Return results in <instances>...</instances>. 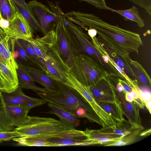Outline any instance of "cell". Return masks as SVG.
<instances>
[{"label":"cell","instance_id":"6da1fadb","mask_svg":"<svg viewBox=\"0 0 151 151\" xmlns=\"http://www.w3.org/2000/svg\"><path fill=\"white\" fill-rule=\"evenodd\" d=\"M64 17L83 29L95 30L99 41L123 58L131 52L138 54L143 42L139 34L106 23L95 15L78 11L66 13Z\"/></svg>","mask_w":151,"mask_h":151},{"label":"cell","instance_id":"7a4b0ae2","mask_svg":"<svg viewBox=\"0 0 151 151\" xmlns=\"http://www.w3.org/2000/svg\"><path fill=\"white\" fill-rule=\"evenodd\" d=\"M38 56L36 65L49 77L63 84L66 81V73L69 68L59 49L55 31H48L44 36L28 40Z\"/></svg>","mask_w":151,"mask_h":151},{"label":"cell","instance_id":"3957f363","mask_svg":"<svg viewBox=\"0 0 151 151\" xmlns=\"http://www.w3.org/2000/svg\"><path fill=\"white\" fill-rule=\"evenodd\" d=\"M14 130L21 137L46 138L85 137L84 131L78 130L55 119L28 116L27 121Z\"/></svg>","mask_w":151,"mask_h":151},{"label":"cell","instance_id":"277c9868","mask_svg":"<svg viewBox=\"0 0 151 151\" xmlns=\"http://www.w3.org/2000/svg\"><path fill=\"white\" fill-rule=\"evenodd\" d=\"M36 93L46 102L57 104L78 118H86L102 126L101 120L86 100L76 91L64 84L60 83V91L58 93Z\"/></svg>","mask_w":151,"mask_h":151},{"label":"cell","instance_id":"5b68a950","mask_svg":"<svg viewBox=\"0 0 151 151\" xmlns=\"http://www.w3.org/2000/svg\"><path fill=\"white\" fill-rule=\"evenodd\" d=\"M69 71L80 83L87 87L95 84L108 75L94 60L82 53L72 57Z\"/></svg>","mask_w":151,"mask_h":151},{"label":"cell","instance_id":"8992f818","mask_svg":"<svg viewBox=\"0 0 151 151\" xmlns=\"http://www.w3.org/2000/svg\"><path fill=\"white\" fill-rule=\"evenodd\" d=\"M55 31L60 51L69 68L72 57L82 53L80 45L65 24L63 17L58 20Z\"/></svg>","mask_w":151,"mask_h":151},{"label":"cell","instance_id":"52a82bcc","mask_svg":"<svg viewBox=\"0 0 151 151\" xmlns=\"http://www.w3.org/2000/svg\"><path fill=\"white\" fill-rule=\"evenodd\" d=\"M63 18L68 29L78 41L82 53L92 58L101 65H104L106 63L104 58L93 45L88 34L79 26L64 17Z\"/></svg>","mask_w":151,"mask_h":151},{"label":"cell","instance_id":"ba28073f","mask_svg":"<svg viewBox=\"0 0 151 151\" xmlns=\"http://www.w3.org/2000/svg\"><path fill=\"white\" fill-rule=\"evenodd\" d=\"M68 86L77 91L86 100L101 120L103 127L114 126L116 125V121L106 112L96 101L87 87L83 85L74 77L69 80Z\"/></svg>","mask_w":151,"mask_h":151},{"label":"cell","instance_id":"9c48e42d","mask_svg":"<svg viewBox=\"0 0 151 151\" xmlns=\"http://www.w3.org/2000/svg\"><path fill=\"white\" fill-rule=\"evenodd\" d=\"M87 88L98 104L114 102L119 101L115 86L108 76Z\"/></svg>","mask_w":151,"mask_h":151},{"label":"cell","instance_id":"30bf717a","mask_svg":"<svg viewBox=\"0 0 151 151\" xmlns=\"http://www.w3.org/2000/svg\"><path fill=\"white\" fill-rule=\"evenodd\" d=\"M27 4L44 35L48 31L50 23L53 21L57 22L62 17L52 12L46 6L36 0L30 1Z\"/></svg>","mask_w":151,"mask_h":151},{"label":"cell","instance_id":"8fae6325","mask_svg":"<svg viewBox=\"0 0 151 151\" xmlns=\"http://www.w3.org/2000/svg\"><path fill=\"white\" fill-rule=\"evenodd\" d=\"M34 32L25 19L17 11L14 19L9 21L5 32L10 37L28 40L33 38Z\"/></svg>","mask_w":151,"mask_h":151},{"label":"cell","instance_id":"7c38bea8","mask_svg":"<svg viewBox=\"0 0 151 151\" xmlns=\"http://www.w3.org/2000/svg\"><path fill=\"white\" fill-rule=\"evenodd\" d=\"M2 94L6 105L25 106L31 109L47 102L42 99L33 98L27 96L19 86L12 92H2Z\"/></svg>","mask_w":151,"mask_h":151},{"label":"cell","instance_id":"4fadbf2b","mask_svg":"<svg viewBox=\"0 0 151 151\" xmlns=\"http://www.w3.org/2000/svg\"><path fill=\"white\" fill-rule=\"evenodd\" d=\"M18 87L17 70L9 66L0 55V90L9 93Z\"/></svg>","mask_w":151,"mask_h":151},{"label":"cell","instance_id":"5bb4252c","mask_svg":"<svg viewBox=\"0 0 151 151\" xmlns=\"http://www.w3.org/2000/svg\"><path fill=\"white\" fill-rule=\"evenodd\" d=\"M124 115L127 118L132 128L136 129L143 127L139 114L140 107L133 102L127 101L124 91L118 92L116 91Z\"/></svg>","mask_w":151,"mask_h":151},{"label":"cell","instance_id":"9a60e30c","mask_svg":"<svg viewBox=\"0 0 151 151\" xmlns=\"http://www.w3.org/2000/svg\"><path fill=\"white\" fill-rule=\"evenodd\" d=\"M23 66L26 68L34 81L42 85L50 92L58 93L60 92V82L49 77L42 70L32 66Z\"/></svg>","mask_w":151,"mask_h":151},{"label":"cell","instance_id":"2e32d148","mask_svg":"<svg viewBox=\"0 0 151 151\" xmlns=\"http://www.w3.org/2000/svg\"><path fill=\"white\" fill-rule=\"evenodd\" d=\"M84 132L91 145H106L121 139L124 137L118 135L106 133L101 132L100 130H92L86 128Z\"/></svg>","mask_w":151,"mask_h":151},{"label":"cell","instance_id":"e0dca14e","mask_svg":"<svg viewBox=\"0 0 151 151\" xmlns=\"http://www.w3.org/2000/svg\"><path fill=\"white\" fill-rule=\"evenodd\" d=\"M31 109L22 106L6 105L7 116L10 124L13 127H19L27 120V114Z\"/></svg>","mask_w":151,"mask_h":151},{"label":"cell","instance_id":"ac0fdd59","mask_svg":"<svg viewBox=\"0 0 151 151\" xmlns=\"http://www.w3.org/2000/svg\"><path fill=\"white\" fill-rule=\"evenodd\" d=\"M126 59L139 87L149 88V87L150 88V77L141 65L137 61L132 60L130 57Z\"/></svg>","mask_w":151,"mask_h":151},{"label":"cell","instance_id":"d6986e66","mask_svg":"<svg viewBox=\"0 0 151 151\" xmlns=\"http://www.w3.org/2000/svg\"><path fill=\"white\" fill-rule=\"evenodd\" d=\"M15 38L7 36L0 42V55L10 67L17 70L18 65L13 56Z\"/></svg>","mask_w":151,"mask_h":151},{"label":"cell","instance_id":"ffe728a7","mask_svg":"<svg viewBox=\"0 0 151 151\" xmlns=\"http://www.w3.org/2000/svg\"><path fill=\"white\" fill-rule=\"evenodd\" d=\"M47 105L51 109L48 113L56 115L60 121L72 127L75 128L80 125V120L74 114L55 104L48 102Z\"/></svg>","mask_w":151,"mask_h":151},{"label":"cell","instance_id":"44dd1931","mask_svg":"<svg viewBox=\"0 0 151 151\" xmlns=\"http://www.w3.org/2000/svg\"><path fill=\"white\" fill-rule=\"evenodd\" d=\"M17 72L19 86L21 88L31 90L34 91L49 92L45 88L37 86L25 67L22 64H18Z\"/></svg>","mask_w":151,"mask_h":151},{"label":"cell","instance_id":"7402d4cb","mask_svg":"<svg viewBox=\"0 0 151 151\" xmlns=\"http://www.w3.org/2000/svg\"><path fill=\"white\" fill-rule=\"evenodd\" d=\"M13 56L18 64L30 66L35 65L22 44L20 39H15Z\"/></svg>","mask_w":151,"mask_h":151},{"label":"cell","instance_id":"603a6c76","mask_svg":"<svg viewBox=\"0 0 151 151\" xmlns=\"http://www.w3.org/2000/svg\"><path fill=\"white\" fill-rule=\"evenodd\" d=\"M47 138L33 137H20L13 138V141L20 146H26L57 147L59 145L47 140Z\"/></svg>","mask_w":151,"mask_h":151},{"label":"cell","instance_id":"cb8c5ba5","mask_svg":"<svg viewBox=\"0 0 151 151\" xmlns=\"http://www.w3.org/2000/svg\"><path fill=\"white\" fill-rule=\"evenodd\" d=\"M100 106L117 122L121 123L126 120L119 101L114 102L100 103Z\"/></svg>","mask_w":151,"mask_h":151},{"label":"cell","instance_id":"d4e9b609","mask_svg":"<svg viewBox=\"0 0 151 151\" xmlns=\"http://www.w3.org/2000/svg\"><path fill=\"white\" fill-rule=\"evenodd\" d=\"M108 10L121 15L126 21L135 22L139 27L145 26L144 21L139 14L138 9L135 6L126 10H115L109 7Z\"/></svg>","mask_w":151,"mask_h":151},{"label":"cell","instance_id":"484cf974","mask_svg":"<svg viewBox=\"0 0 151 151\" xmlns=\"http://www.w3.org/2000/svg\"><path fill=\"white\" fill-rule=\"evenodd\" d=\"M134 129L128 121L126 120L121 123H116L115 126L103 127L100 130L102 132L116 134L120 136H124L131 133Z\"/></svg>","mask_w":151,"mask_h":151},{"label":"cell","instance_id":"4316f807","mask_svg":"<svg viewBox=\"0 0 151 151\" xmlns=\"http://www.w3.org/2000/svg\"><path fill=\"white\" fill-rule=\"evenodd\" d=\"M102 44L108 56L117 65L122 69L128 77L133 81L136 80L126 59L121 57L108 47Z\"/></svg>","mask_w":151,"mask_h":151},{"label":"cell","instance_id":"83f0119b","mask_svg":"<svg viewBox=\"0 0 151 151\" xmlns=\"http://www.w3.org/2000/svg\"><path fill=\"white\" fill-rule=\"evenodd\" d=\"M47 140L58 145L59 146L90 145L87 137L51 138L47 139Z\"/></svg>","mask_w":151,"mask_h":151},{"label":"cell","instance_id":"f1b7e54d","mask_svg":"<svg viewBox=\"0 0 151 151\" xmlns=\"http://www.w3.org/2000/svg\"><path fill=\"white\" fill-rule=\"evenodd\" d=\"M17 12L14 3L10 0H0V19L12 21Z\"/></svg>","mask_w":151,"mask_h":151},{"label":"cell","instance_id":"f546056e","mask_svg":"<svg viewBox=\"0 0 151 151\" xmlns=\"http://www.w3.org/2000/svg\"><path fill=\"white\" fill-rule=\"evenodd\" d=\"M14 4L17 11L23 16L33 31L34 32L40 31L39 24L30 11L27 4L23 5Z\"/></svg>","mask_w":151,"mask_h":151},{"label":"cell","instance_id":"4dcf8cb0","mask_svg":"<svg viewBox=\"0 0 151 151\" xmlns=\"http://www.w3.org/2000/svg\"><path fill=\"white\" fill-rule=\"evenodd\" d=\"M0 91V131L14 130V127L10 124L6 110V105Z\"/></svg>","mask_w":151,"mask_h":151},{"label":"cell","instance_id":"1f68e13d","mask_svg":"<svg viewBox=\"0 0 151 151\" xmlns=\"http://www.w3.org/2000/svg\"><path fill=\"white\" fill-rule=\"evenodd\" d=\"M143 127L136 129L131 133L124 136L119 140L109 144L105 146H120L130 144L134 142L139 136Z\"/></svg>","mask_w":151,"mask_h":151},{"label":"cell","instance_id":"d6a6232c","mask_svg":"<svg viewBox=\"0 0 151 151\" xmlns=\"http://www.w3.org/2000/svg\"><path fill=\"white\" fill-rule=\"evenodd\" d=\"M20 40L29 56L33 60L35 65H36L38 56L34 48L27 40L20 39Z\"/></svg>","mask_w":151,"mask_h":151},{"label":"cell","instance_id":"836d02e7","mask_svg":"<svg viewBox=\"0 0 151 151\" xmlns=\"http://www.w3.org/2000/svg\"><path fill=\"white\" fill-rule=\"evenodd\" d=\"M20 137V135L14 130L0 131V142L9 141L14 138Z\"/></svg>","mask_w":151,"mask_h":151},{"label":"cell","instance_id":"e575fe53","mask_svg":"<svg viewBox=\"0 0 151 151\" xmlns=\"http://www.w3.org/2000/svg\"><path fill=\"white\" fill-rule=\"evenodd\" d=\"M143 8L151 16V0H128Z\"/></svg>","mask_w":151,"mask_h":151},{"label":"cell","instance_id":"d590c367","mask_svg":"<svg viewBox=\"0 0 151 151\" xmlns=\"http://www.w3.org/2000/svg\"><path fill=\"white\" fill-rule=\"evenodd\" d=\"M86 2L98 8L108 10L105 0H78Z\"/></svg>","mask_w":151,"mask_h":151},{"label":"cell","instance_id":"8d00e7d4","mask_svg":"<svg viewBox=\"0 0 151 151\" xmlns=\"http://www.w3.org/2000/svg\"><path fill=\"white\" fill-rule=\"evenodd\" d=\"M142 91L141 96L142 99L145 103L151 100V93L150 90L148 88H145V89H141Z\"/></svg>","mask_w":151,"mask_h":151},{"label":"cell","instance_id":"74e56055","mask_svg":"<svg viewBox=\"0 0 151 151\" xmlns=\"http://www.w3.org/2000/svg\"><path fill=\"white\" fill-rule=\"evenodd\" d=\"M88 34L90 37H95L97 35V32L95 30L93 29H88L87 31Z\"/></svg>","mask_w":151,"mask_h":151},{"label":"cell","instance_id":"f35d334b","mask_svg":"<svg viewBox=\"0 0 151 151\" xmlns=\"http://www.w3.org/2000/svg\"><path fill=\"white\" fill-rule=\"evenodd\" d=\"M151 129L150 128L142 132H140L139 134L140 137L145 136L149 135L151 134Z\"/></svg>","mask_w":151,"mask_h":151},{"label":"cell","instance_id":"ab89813d","mask_svg":"<svg viewBox=\"0 0 151 151\" xmlns=\"http://www.w3.org/2000/svg\"><path fill=\"white\" fill-rule=\"evenodd\" d=\"M7 36L0 26V42Z\"/></svg>","mask_w":151,"mask_h":151},{"label":"cell","instance_id":"60d3db41","mask_svg":"<svg viewBox=\"0 0 151 151\" xmlns=\"http://www.w3.org/2000/svg\"><path fill=\"white\" fill-rule=\"evenodd\" d=\"M14 3L19 5H25L27 4L24 0H10Z\"/></svg>","mask_w":151,"mask_h":151},{"label":"cell","instance_id":"b9f144b4","mask_svg":"<svg viewBox=\"0 0 151 151\" xmlns=\"http://www.w3.org/2000/svg\"><path fill=\"white\" fill-rule=\"evenodd\" d=\"M151 101L150 100L145 103V106L146 107L150 114L151 113Z\"/></svg>","mask_w":151,"mask_h":151}]
</instances>
